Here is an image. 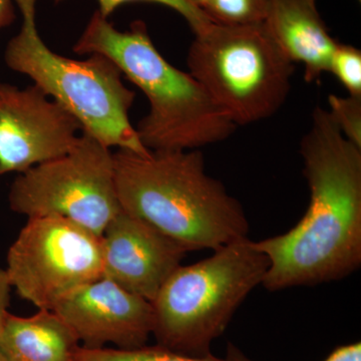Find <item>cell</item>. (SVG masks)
<instances>
[{
  "mask_svg": "<svg viewBox=\"0 0 361 361\" xmlns=\"http://www.w3.org/2000/svg\"><path fill=\"white\" fill-rule=\"evenodd\" d=\"M0 361H6V360H4V356L1 355V353H0Z\"/></svg>",
  "mask_w": 361,
  "mask_h": 361,
  "instance_id": "23",
  "label": "cell"
},
{
  "mask_svg": "<svg viewBox=\"0 0 361 361\" xmlns=\"http://www.w3.org/2000/svg\"><path fill=\"white\" fill-rule=\"evenodd\" d=\"M263 25L287 59L302 63L306 82L329 73L338 42L330 35L316 0H271Z\"/></svg>",
  "mask_w": 361,
  "mask_h": 361,
  "instance_id": "12",
  "label": "cell"
},
{
  "mask_svg": "<svg viewBox=\"0 0 361 361\" xmlns=\"http://www.w3.org/2000/svg\"><path fill=\"white\" fill-rule=\"evenodd\" d=\"M11 286L39 310H52L80 287L103 277V241L56 217L28 218L7 253Z\"/></svg>",
  "mask_w": 361,
  "mask_h": 361,
  "instance_id": "8",
  "label": "cell"
},
{
  "mask_svg": "<svg viewBox=\"0 0 361 361\" xmlns=\"http://www.w3.org/2000/svg\"><path fill=\"white\" fill-rule=\"evenodd\" d=\"M78 346L70 327L52 310L30 317L8 313L0 327V353L6 361H71Z\"/></svg>",
  "mask_w": 361,
  "mask_h": 361,
  "instance_id": "13",
  "label": "cell"
},
{
  "mask_svg": "<svg viewBox=\"0 0 361 361\" xmlns=\"http://www.w3.org/2000/svg\"><path fill=\"white\" fill-rule=\"evenodd\" d=\"M189 73L236 126L277 113L291 90L294 63L264 25L211 23L195 33L187 56Z\"/></svg>",
  "mask_w": 361,
  "mask_h": 361,
  "instance_id": "6",
  "label": "cell"
},
{
  "mask_svg": "<svg viewBox=\"0 0 361 361\" xmlns=\"http://www.w3.org/2000/svg\"><path fill=\"white\" fill-rule=\"evenodd\" d=\"M82 342V348L135 349L153 334V305L102 277L80 287L52 310Z\"/></svg>",
  "mask_w": 361,
  "mask_h": 361,
  "instance_id": "10",
  "label": "cell"
},
{
  "mask_svg": "<svg viewBox=\"0 0 361 361\" xmlns=\"http://www.w3.org/2000/svg\"><path fill=\"white\" fill-rule=\"evenodd\" d=\"M193 6L198 7V8L203 9V7L208 4L211 0H189Z\"/></svg>",
  "mask_w": 361,
  "mask_h": 361,
  "instance_id": "22",
  "label": "cell"
},
{
  "mask_svg": "<svg viewBox=\"0 0 361 361\" xmlns=\"http://www.w3.org/2000/svg\"><path fill=\"white\" fill-rule=\"evenodd\" d=\"M329 113L342 135L361 148V97H329Z\"/></svg>",
  "mask_w": 361,
  "mask_h": 361,
  "instance_id": "17",
  "label": "cell"
},
{
  "mask_svg": "<svg viewBox=\"0 0 361 361\" xmlns=\"http://www.w3.org/2000/svg\"><path fill=\"white\" fill-rule=\"evenodd\" d=\"M103 277L149 302L182 263L188 251L121 209L102 236Z\"/></svg>",
  "mask_w": 361,
  "mask_h": 361,
  "instance_id": "11",
  "label": "cell"
},
{
  "mask_svg": "<svg viewBox=\"0 0 361 361\" xmlns=\"http://www.w3.org/2000/svg\"><path fill=\"white\" fill-rule=\"evenodd\" d=\"M37 1L14 0L23 25L7 44L6 66L32 78L47 97L77 118L82 132L104 146L142 156L149 154L130 122L135 94L123 85L120 68L103 54H92L85 61H78L52 51L37 30Z\"/></svg>",
  "mask_w": 361,
  "mask_h": 361,
  "instance_id": "4",
  "label": "cell"
},
{
  "mask_svg": "<svg viewBox=\"0 0 361 361\" xmlns=\"http://www.w3.org/2000/svg\"><path fill=\"white\" fill-rule=\"evenodd\" d=\"M271 0H211L202 11L213 23L230 26L264 23Z\"/></svg>",
  "mask_w": 361,
  "mask_h": 361,
  "instance_id": "15",
  "label": "cell"
},
{
  "mask_svg": "<svg viewBox=\"0 0 361 361\" xmlns=\"http://www.w3.org/2000/svg\"><path fill=\"white\" fill-rule=\"evenodd\" d=\"M121 209L153 226L188 252L216 250L248 238L243 206L206 172L199 149H127L114 154Z\"/></svg>",
  "mask_w": 361,
  "mask_h": 361,
  "instance_id": "2",
  "label": "cell"
},
{
  "mask_svg": "<svg viewBox=\"0 0 361 361\" xmlns=\"http://www.w3.org/2000/svg\"><path fill=\"white\" fill-rule=\"evenodd\" d=\"M71 361H228L212 353L203 356L182 355L160 345L135 349L85 348L78 346Z\"/></svg>",
  "mask_w": 361,
  "mask_h": 361,
  "instance_id": "14",
  "label": "cell"
},
{
  "mask_svg": "<svg viewBox=\"0 0 361 361\" xmlns=\"http://www.w3.org/2000/svg\"><path fill=\"white\" fill-rule=\"evenodd\" d=\"M310 201L288 232L254 242L269 260L262 285L279 291L338 281L361 266V148L316 106L301 140Z\"/></svg>",
  "mask_w": 361,
  "mask_h": 361,
  "instance_id": "1",
  "label": "cell"
},
{
  "mask_svg": "<svg viewBox=\"0 0 361 361\" xmlns=\"http://www.w3.org/2000/svg\"><path fill=\"white\" fill-rule=\"evenodd\" d=\"M97 1L99 4L97 11L106 18H109V16L118 7L129 2L147 1L161 4L183 16L193 30L194 35L203 30L209 23H212L202 9L193 6L189 0H97Z\"/></svg>",
  "mask_w": 361,
  "mask_h": 361,
  "instance_id": "18",
  "label": "cell"
},
{
  "mask_svg": "<svg viewBox=\"0 0 361 361\" xmlns=\"http://www.w3.org/2000/svg\"><path fill=\"white\" fill-rule=\"evenodd\" d=\"M14 0H0V30L11 25L16 20Z\"/></svg>",
  "mask_w": 361,
  "mask_h": 361,
  "instance_id": "21",
  "label": "cell"
},
{
  "mask_svg": "<svg viewBox=\"0 0 361 361\" xmlns=\"http://www.w3.org/2000/svg\"><path fill=\"white\" fill-rule=\"evenodd\" d=\"M11 289H13V286L9 281L6 270L0 268V327L4 324V320L9 313Z\"/></svg>",
  "mask_w": 361,
  "mask_h": 361,
  "instance_id": "20",
  "label": "cell"
},
{
  "mask_svg": "<svg viewBox=\"0 0 361 361\" xmlns=\"http://www.w3.org/2000/svg\"><path fill=\"white\" fill-rule=\"evenodd\" d=\"M268 268L267 256L249 238L220 247L194 264L180 265L152 302L158 345L182 355H210L211 344L262 284Z\"/></svg>",
  "mask_w": 361,
  "mask_h": 361,
  "instance_id": "5",
  "label": "cell"
},
{
  "mask_svg": "<svg viewBox=\"0 0 361 361\" xmlns=\"http://www.w3.org/2000/svg\"><path fill=\"white\" fill-rule=\"evenodd\" d=\"M329 73L348 90L349 96L361 97V51L353 45L338 42L332 54Z\"/></svg>",
  "mask_w": 361,
  "mask_h": 361,
  "instance_id": "16",
  "label": "cell"
},
{
  "mask_svg": "<svg viewBox=\"0 0 361 361\" xmlns=\"http://www.w3.org/2000/svg\"><path fill=\"white\" fill-rule=\"evenodd\" d=\"M13 212L73 221L97 236L120 212L110 148L82 132L66 155L21 173L8 194Z\"/></svg>",
  "mask_w": 361,
  "mask_h": 361,
  "instance_id": "7",
  "label": "cell"
},
{
  "mask_svg": "<svg viewBox=\"0 0 361 361\" xmlns=\"http://www.w3.org/2000/svg\"><path fill=\"white\" fill-rule=\"evenodd\" d=\"M228 361H254L247 357L241 350L233 344H228ZM323 361H361V343L360 341L355 343L345 344L334 349L326 360Z\"/></svg>",
  "mask_w": 361,
  "mask_h": 361,
  "instance_id": "19",
  "label": "cell"
},
{
  "mask_svg": "<svg viewBox=\"0 0 361 361\" xmlns=\"http://www.w3.org/2000/svg\"><path fill=\"white\" fill-rule=\"evenodd\" d=\"M358 1H360V0H358Z\"/></svg>",
  "mask_w": 361,
  "mask_h": 361,
  "instance_id": "24",
  "label": "cell"
},
{
  "mask_svg": "<svg viewBox=\"0 0 361 361\" xmlns=\"http://www.w3.org/2000/svg\"><path fill=\"white\" fill-rule=\"evenodd\" d=\"M82 127L33 85L0 82V176L21 173L68 154Z\"/></svg>",
  "mask_w": 361,
  "mask_h": 361,
  "instance_id": "9",
  "label": "cell"
},
{
  "mask_svg": "<svg viewBox=\"0 0 361 361\" xmlns=\"http://www.w3.org/2000/svg\"><path fill=\"white\" fill-rule=\"evenodd\" d=\"M78 54H99L144 92L148 115L135 130L149 151H190L225 141L237 126L189 73L178 70L156 49L146 23L116 30L99 11L73 45Z\"/></svg>",
  "mask_w": 361,
  "mask_h": 361,
  "instance_id": "3",
  "label": "cell"
}]
</instances>
